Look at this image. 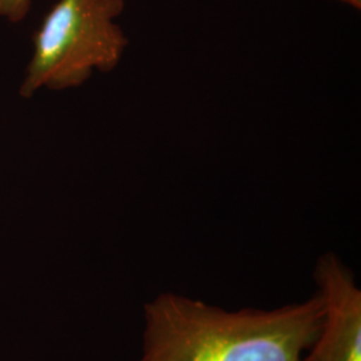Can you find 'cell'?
Segmentation results:
<instances>
[{
    "instance_id": "5b68a950",
    "label": "cell",
    "mask_w": 361,
    "mask_h": 361,
    "mask_svg": "<svg viewBox=\"0 0 361 361\" xmlns=\"http://www.w3.org/2000/svg\"><path fill=\"white\" fill-rule=\"evenodd\" d=\"M341 1H344V3H347L349 6H353V7H360L361 0H341Z\"/></svg>"
},
{
    "instance_id": "277c9868",
    "label": "cell",
    "mask_w": 361,
    "mask_h": 361,
    "mask_svg": "<svg viewBox=\"0 0 361 361\" xmlns=\"http://www.w3.org/2000/svg\"><path fill=\"white\" fill-rule=\"evenodd\" d=\"M31 0H0V19L19 23L26 19L31 10Z\"/></svg>"
},
{
    "instance_id": "3957f363",
    "label": "cell",
    "mask_w": 361,
    "mask_h": 361,
    "mask_svg": "<svg viewBox=\"0 0 361 361\" xmlns=\"http://www.w3.org/2000/svg\"><path fill=\"white\" fill-rule=\"evenodd\" d=\"M313 276L324 314L310 361H361V290L355 274L336 255L326 253Z\"/></svg>"
},
{
    "instance_id": "6da1fadb",
    "label": "cell",
    "mask_w": 361,
    "mask_h": 361,
    "mask_svg": "<svg viewBox=\"0 0 361 361\" xmlns=\"http://www.w3.org/2000/svg\"><path fill=\"white\" fill-rule=\"evenodd\" d=\"M323 314L317 292L271 310H234L165 292L143 308L138 361H310Z\"/></svg>"
},
{
    "instance_id": "7a4b0ae2",
    "label": "cell",
    "mask_w": 361,
    "mask_h": 361,
    "mask_svg": "<svg viewBox=\"0 0 361 361\" xmlns=\"http://www.w3.org/2000/svg\"><path fill=\"white\" fill-rule=\"evenodd\" d=\"M123 10L125 0H56L34 32L20 97L74 89L94 71H113L129 44L116 22Z\"/></svg>"
}]
</instances>
